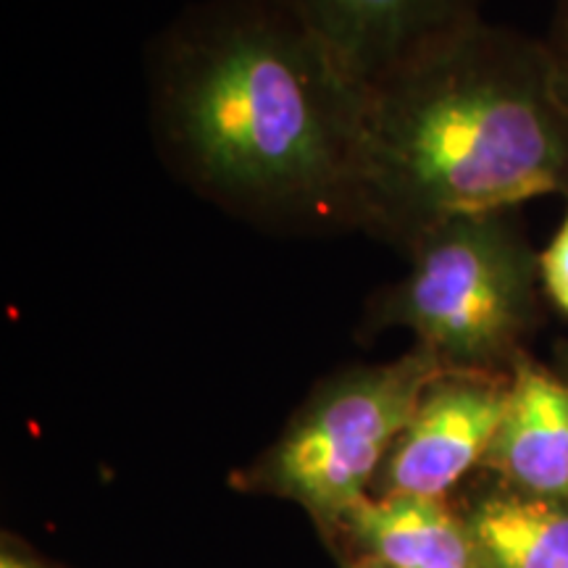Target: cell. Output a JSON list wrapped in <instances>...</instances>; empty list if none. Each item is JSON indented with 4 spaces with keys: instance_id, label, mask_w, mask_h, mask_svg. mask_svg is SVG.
Returning a JSON list of instances; mask_svg holds the SVG:
<instances>
[{
    "instance_id": "8fae6325",
    "label": "cell",
    "mask_w": 568,
    "mask_h": 568,
    "mask_svg": "<svg viewBox=\"0 0 568 568\" xmlns=\"http://www.w3.org/2000/svg\"><path fill=\"white\" fill-rule=\"evenodd\" d=\"M545 45H548L550 59L556 63L560 80L568 90V0H556L548 21V30L542 34Z\"/></svg>"
},
{
    "instance_id": "3957f363",
    "label": "cell",
    "mask_w": 568,
    "mask_h": 568,
    "mask_svg": "<svg viewBox=\"0 0 568 568\" xmlns=\"http://www.w3.org/2000/svg\"><path fill=\"white\" fill-rule=\"evenodd\" d=\"M400 280L368 295L361 337L408 329L453 372L510 374L545 322L542 251L518 211L464 213L406 251Z\"/></svg>"
},
{
    "instance_id": "5b68a950",
    "label": "cell",
    "mask_w": 568,
    "mask_h": 568,
    "mask_svg": "<svg viewBox=\"0 0 568 568\" xmlns=\"http://www.w3.org/2000/svg\"><path fill=\"white\" fill-rule=\"evenodd\" d=\"M508 387L510 374L439 372L389 447L372 495L447 497L481 468L503 422Z\"/></svg>"
},
{
    "instance_id": "5bb4252c",
    "label": "cell",
    "mask_w": 568,
    "mask_h": 568,
    "mask_svg": "<svg viewBox=\"0 0 568 568\" xmlns=\"http://www.w3.org/2000/svg\"><path fill=\"white\" fill-rule=\"evenodd\" d=\"M345 568H389L379 564H366V560H345Z\"/></svg>"
},
{
    "instance_id": "ba28073f",
    "label": "cell",
    "mask_w": 568,
    "mask_h": 568,
    "mask_svg": "<svg viewBox=\"0 0 568 568\" xmlns=\"http://www.w3.org/2000/svg\"><path fill=\"white\" fill-rule=\"evenodd\" d=\"M332 539L345 560L389 568H474L458 506L429 495H368L347 510Z\"/></svg>"
},
{
    "instance_id": "9c48e42d",
    "label": "cell",
    "mask_w": 568,
    "mask_h": 568,
    "mask_svg": "<svg viewBox=\"0 0 568 568\" xmlns=\"http://www.w3.org/2000/svg\"><path fill=\"white\" fill-rule=\"evenodd\" d=\"M458 510L474 568H568V495H529L493 479Z\"/></svg>"
},
{
    "instance_id": "6da1fadb",
    "label": "cell",
    "mask_w": 568,
    "mask_h": 568,
    "mask_svg": "<svg viewBox=\"0 0 568 568\" xmlns=\"http://www.w3.org/2000/svg\"><path fill=\"white\" fill-rule=\"evenodd\" d=\"M161 166L280 237L358 232L366 88L280 0H193L145 48Z\"/></svg>"
},
{
    "instance_id": "277c9868",
    "label": "cell",
    "mask_w": 568,
    "mask_h": 568,
    "mask_svg": "<svg viewBox=\"0 0 568 568\" xmlns=\"http://www.w3.org/2000/svg\"><path fill=\"white\" fill-rule=\"evenodd\" d=\"M439 372L435 355L414 345L395 361L326 376L234 481L297 503L332 539L347 510L372 495L389 447Z\"/></svg>"
},
{
    "instance_id": "7a4b0ae2",
    "label": "cell",
    "mask_w": 568,
    "mask_h": 568,
    "mask_svg": "<svg viewBox=\"0 0 568 568\" xmlns=\"http://www.w3.org/2000/svg\"><path fill=\"white\" fill-rule=\"evenodd\" d=\"M568 203V90L542 34L485 17L366 88L358 232L406 255L464 213Z\"/></svg>"
},
{
    "instance_id": "30bf717a",
    "label": "cell",
    "mask_w": 568,
    "mask_h": 568,
    "mask_svg": "<svg viewBox=\"0 0 568 568\" xmlns=\"http://www.w3.org/2000/svg\"><path fill=\"white\" fill-rule=\"evenodd\" d=\"M542 284L548 303L568 316V203L558 230L542 251Z\"/></svg>"
},
{
    "instance_id": "4fadbf2b",
    "label": "cell",
    "mask_w": 568,
    "mask_h": 568,
    "mask_svg": "<svg viewBox=\"0 0 568 568\" xmlns=\"http://www.w3.org/2000/svg\"><path fill=\"white\" fill-rule=\"evenodd\" d=\"M556 361H552V366H556V372H560L568 379V339H564V343L556 345Z\"/></svg>"
},
{
    "instance_id": "7c38bea8",
    "label": "cell",
    "mask_w": 568,
    "mask_h": 568,
    "mask_svg": "<svg viewBox=\"0 0 568 568\" xmlns=\"http://www.w3.org/2000/svg\"><path fill=\"white\" fill-rule=\"evenodd\" d=\"M0 568H55V566L45 564V560L32 556V552L19 548V545L3 539V550H0Z\"/></svg>"
},
{
    "instance_id": "52a82bcc",
    "label": "cell",
    "mask_w": 568,
    "mask_h": 568,
    "mask_svg": "<svg viewBox=\"0 0 568 568\" xmlns=\"http://www.w3.org/2000/svg\"><path fill=\"white\" fill-rule=\"evenodd\" d=\"M481 468L521 493L568 495V379L556 366L518 361Z\"/></svg>"
},
{
    "instance_id": "8992f818",
    "label": "cell",
    "mask_w": 568,
    "mask_h": 568,
    "mask_svg": "<svg viewBox=\"0 0 568 568\" xmlns=\"http://www.w3.org/2000/svg\"><path fill=\"white\" fill-rule=\"evenodd\" d=\"M329 48L361 88H372L445 34L481 19L485 0H280Z\"/></svg>"
}]
</instances>
